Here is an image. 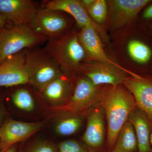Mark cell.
<instances>
[{
    "mask_svg": "<svg viewBox=\"0 0 152 152\" xmlns=\"http://www.w3.org/2000/svg\"><path fill=\"white\" fill-rule=\"evenodd\" d=\"M99 104L107 123V147L112 151L118 134L137 104L130 92L121 85L101 91Z\"/></svg>",
    "mask_w": 152,
    "mask_h": 152,
    "instance_id": "obj_1",
    "label": "cell"
},
{
    "mask_svg": "<svg viewBox=\"0 0 152 152\" xmlns=\"http://www.w3.org/2000/svg\"><path fill=\"white\" fill-rule=\"evenodd\" d=\"M45 49L66 73L78 72L80 65L87 57L75 34H65L58 39H49Z\"/></svg>",
    "mask_w": 152,
    "mask_h": 152,
    "instance_id": "obj_2",
    "label": "cell"
},
{
    "mask_svg": "<svg viewBox=\"0 0 152 152\" xmlns=\"http://www.w3.org/2000/svg\"><path fill=\"white\" fill-rule=\"evenodd\" d=\"M47 39L35 31L29 25L4 28L0 37V64L11 56L43 43Z\"/></svg>",
    "mask_w": 152,
    "mask_h": 152,
    "instance_id": "obj_3",
    "label": "cell"
},
{
    "mask_svg": "<svg viewBox=\"0 0 152 152\" xmlns=\"http://www.w3.org/2000/svg\"><path fill=\"white\" fill-rule=\"evenodd\" d=\"M26 64L29 74L28 83L38 91L64 72L45 48L27 50Z\"/></svg>",
    "mask_w": 152,
    "mask_h": 152,
    "instance_id": "obj_4",
    "label": "cell"
},
{
    "mask_svg": "<svg viewBox=\"0 0 152 152\" xmlns=\"http://www.w3.org/2000/svg\"><path fill=\"white\" fill-rule=\"evenodd\" d=\"M78 72L83 73L96 86L107 84L116 86L123 84L128 77H138L140 75L125 69L118 64L102 62H85L80 65Z\"/></svg>",
    "mask_w": 152,
    "mask_h": 152,
    "instance_id": "obj_5",
    "label": "cell"
},
{
    "mask_svg": "<svg viewBox=\"0 0 152 152\" xmlns=\"http://www.w3.org/2000/svg\"><path fill=\"white\" fill-rule=\"evenodd\" d=\"M101 91L98 86L87 77H82L76 83L73 93L67 103L57 109L81 116L99 104Z\"/></svg>",
    "mask_w": 152,
    "mask_h": 152,
    "instance_id": "obj_6",
    "label": "cell"
},
{
    "mask_svg": "<svg viewBox=\"0 0 152 152\" xmlns=\"http://www.w3.org/2000/svg\"><path fill=\"white\" fill-rule=\"evenodd\" d=\"M69 22L61 12L44 8L39 9L29 26L35 31L55 39L64 35Z\"/></svg>",
    "mask_w": 152,
    "mask_h": 152,
    "instance_id": "obj_7",
    "label": "cell"
},
{
    "mask_svg": "<svg viewBox=\"0 0 152 152\" xmlns=\"http://www.w3.org/2000/svg\"><path fill=\"white\" fill-rule=\"evenodd\" d=\"M44 124V121L26 122L11 119L6 120L0 128V151L26 140L39 131Z\"/></svg>",
    "mask_w": 152,
    "mask_h": 152,
    "instance_id": "obj_8",
    "label": "cell"
},
{
    "mask_svg": "<svg viewBox=\"0 0 152 152\" xmlns=\"http://www.w3.org/2000/svg\"><path fill=\"white\" fill-rule=\"evenodd\" d=\"M44 8L65 12L73 17L81 28H93L105 40L107 39L105 31L94 21L88 13L86 9L79 0H51L44 2Z\"/></svg>",
    "mask_w": 152,
    "mask_h": 152,
    "instance_id": "obj_9",
    "label": "cell"
},
{
    "mask_svg": "<svg viewBox=\"0 0 152 152\" xmlns=\"http://www.w3.org/2000/svg\"><path fill=\"white\" fill-rule=\"evenodd\" d=\"M27 50L11 56L0 64V87L28 83L29 74L26 64Z\"/></svg>",
    "mask_w": 152,
    "mask_h": 152,
    "instance_id": "obj_10",
    "label": "cell"
},
{
    "mask_svg": "<svg viewBox=\"0 0 152 152\" xmlns=\"http://www.w3.org/2000/svg\"><path fill=\"white\" fill-rule=\"evenodd\" d=\"M151 0H113L108 1L112 27H121L136 18Z\"/></svg>",
    "mask_w": 152,
    "mask_h": 152,
    "instance_id": "obj_11",
    "label": "cell"
},
{
    "mask_svg": "<svg viewBox=\"0 0 152 152\" xmlns=\"http://www.w3.org/2000/svg\"><path fill=\"white\" fill-rule=\"evenodd\" d=\"M39 9L31 0H0V13L15 25L29 24Z\"/></svg>",
    "mask_w": 152,
    "mask_h": 152,
    "instance_id": "obj_12",
    "label": "cell"
},
{
    "mask_svg": "<svg viewBox=\"0 0 152 152\" xmlns=\"http://www.w3.org/2000/svg\"><path fill=\"white\" fill-rule=\"evenodd\" d=\"M123 84L133 95L137 107L152 120V78L128 77Z\"/></svg>",
    "mask_w": 152,
    "mask_h": 152,
    "instance_id": "obj_13",
    "label": "cell"
},
{
    "mask_svg": "<svg viewBox=\"0 0 152 152\" xmlns=\"http://www.w3.org/2000/svg\"><path fill=\"white\" fill-rule=\"evenodd\" d=\"M128 121L132 125L138 142V152H152L151 136L152 120L143 111L136 107L132 111Z\"/></svg>",
    "mask_w": 152,
    "mask_h": 152,
    "instance_id": "obj_14",
    "label": "cell"
},
{
    "mask_svg": "<svg viewBox=\"0 0 152 152\" xmlns=\"http://www.w3.org/2000/svg\"><path fill=\"white\" fill-rule=\"evenodd\" d=\"M64 73L45 86L39 92L50 103L58 107L67 103L71 95L72 86Z\"/></svg>",
    "mask_w": 152,
    "mask_h": 152,
    "instance_id": "obj_15",
    "label": "cell"
},
{
    "mask_svg": "<svg viewBox=\"0 0 152 152\" xmlns=\"http://www.w3.org/2000/svg\"><path fill=\"white\" fill-rule=\"evenodd\" d=\"M103 109L100 104L88 116L86 129L83 137V141L89 146L98 148L102 145L104 138Z\"/></svg>",
    "mask_w": 152,
    "mask_h": 152,
    "instance_id": "obj_16",
    "label": "cell"
},
{
    "mask_svg": "<svg viewBox=\"0 0 152 152\" xmlns=\"http://www.w3.org/2000/svg\"><path fill=\"white\" fill-rule=\"evenodd\" d=\"M78 38L86 53L87 57L91 60L95 61L117 64L107 56L100 37L94 28L88 27L82 28Z\"/></svg>",
    "mask_w": 152,
    "mask_h": 152,
    "instance_id": "obj_17",
    "label": "cell"
},
{
    "mask_svg": "<svg viewBox=\"0 0 152 152\" xmlns=\"http://www.w3.org/2000/svg\"><path fill=\"white\" fill-rule=\"evenodd\" d=\"M138 142L134 129L129 122L123 126L116 138L112 152H138Z\"/></svg>",
    "mask_w": 152,
    "mask_h": 152,
    "instance_id": "obj_18",
    "label": "cell"
},
{
    "mask_svg": "<svg viewBox=\"0 0 152 152\" xmlns=\"http://www.w3.org/2000/svg\"><path fill=\"white\" fill-rule=\"evenodd\" d=\"M127 49L132 59L139 65L146 66L152 62V47L147 42L134 39L128 44Z\"/></svg>",
    "mask_w": 152,
    "mask_h": 152,
    "instance_id": "obj_19",
    "label": "cell"
},
{
    "mask_svg": "<svg viewBox=\"0 0 152 152\" xmlns=\"http://www.w3.org/2000/svg\"><path fill=\"white\" fill-rule=\"evenodd\" d=\"M55 125V130L61 136H69L75 134L82 125L81 116L66 112H62Z\"/></svg>",
    "mask_w": 152,
    "mask_h": 152,
    "instance_id": "obj_20",
    "label": "cell"
},
{
    "mask_svg": "<svg viewBox=\"0 0 152 152\" xmlns=\"http://www.w3.org/2000/svg\"><path fill=\"white\" fill-rule=\"evenodd\" d=\"M12 100L17 107L26 112L32 111L35 107L34 98L28 90L20 88L14 92Z\"/></svg>",
    "mask_w": 152,
    "mask_h": 152,
    "instance_id": "obj_21",
    "label": "cell"
},
{
    "mask_svg": "<svg viewBox=\"0 0 152 152\" xmlns=\"http://www.w3.org/2000/svg\"><path fill=\"white\" fill-rule=\"evenodd\" d=\"M86 10L90 17L96 23H103L107 17V2L104 0H95L94 4Z\"/></svg>",
    "mask_w": 152,
    "mask_h": 152,
    "instance_id": "obj_22",
    "label": "cell"
},
{
    "mask_svg": "<svg viewBox=\"0 0 152 152\" xmlns=\"http://www.w3.org/2000/svg\"><path fill=\"white\" fill-rule=\"evenodd\" d=\"M57 148L51 142L39 140L33 142L19 152H57Z\"/></svg>",
    "mask_w": 152,
    "mask_h": 152,
    "instance_id": "obj_23",
    "label": "cell"
},
{
    "mask_svg": "<svg viewBox=\"0 0 152 152\" xmlns=\"http://www.w3.org/2000/svg\"><path fill=\"white\" fill-rule=\"evenodd\" d=\"M59 152H88L81 145L74 140H66L59 145Z\"/></svg>",
    "mask_w": 152,
    "mask_h": 152,
    "instance_id": "obj_24",
    "label": "cell"
},
{
    "mask_svg": "<svg viewBox=\"0 0 152 152\" xmlns=\"http://www.w3.org/2000/svg\"><path fill=\"white\" fill-rule=\"evenodd\" d=\"M150 4L151 3L144 9L142 13V17L144 20L152 22V4Z\"/></svg>",
    "mask_w": 152,
    "mask_h": 152,
    "instance_id": "obj_25",
    "label": "cell"
},
{
    "mask_svg": "<svg viewBox=\"0 0 152 152\" xmlns=\"http://www.w3.org/2000/svg\"><path fill=\"white\" fill-rule=\"evenodd\" d=\"M18 148V144H16L7 149L0 151V152H17Z\"/></svg>",
    "mask_w": 152,
    "mask_h": 152,
    "instance_id": "obj_26",
    "label": "cell"
},
{
    "mask_svg": "<svg viewBox=\"0 0 152 152\" xmlns=\"http://www.w3.org/2000/svg\"><path fill=\"white\" fill-rule=\"evenodd\" d=\"M95 1V0H83L81 1L86 8L87 9L92 5Z\"/></svg>",
    "mask_w": 152,
    "mask_h": 152,
    "instance_id": "obj_27",
    "label": "cell"
},
{
    "mask_svg": "<svg viewBox=\"0 0 152 152\" xmlns=\"http://www.w3.org/2000/svg\"><path fill=\"white\" fill-rule=\"evenodd\" d=\"M7 21L5 17L0 13V28L4 27V25L5 24Z\"/></svg>",
    "mask_w": 152,
    "mask_h": 152,
    "instance_id": "obj_28",
    "label": "cell"
},
{
    "mask_svg": "<svg viewBox=\"0 0 152 152\" xmlns=\"http://www.w3.org/2000/svg\"><path fill=\"white\" fill-rule=\"evenodd\" d=\"M4 112L2 108L0 107V128L1 126L3 123V118H4Z\"/></svg>",
    "mask_w": 152,
    "mask_h": 152,
    "instance_id": "obj_29",
    "label": "cell"
},
{
    "mask_svg": "<svg viewBox=\"0 0 152 152\" xmlns=\"http://www.w3.org/2000/svg\"><path fill=\"white\" fill-rule=\"evenodd\" d=\"M4 28V27L0 28V37H1V35L2 32L3 28Z\"/></svg>",
    "mask_w": 152,
    "mask_h": 152,
    "instance_id": "obj_30",
    "label": "cell"
},
{
    "mask_svg": "<svg viewBox=\"0 0 152 152\" xmlns=\"http://www.w3.org/2000/svg\"><path fill=\"white\" fill-rule=\"evenodd\" d=\"M151 145L152 147V132L151 133Z\"/></svg>",
    "mask_w": 152,
    "mask_h": 152,
    "instance_id": "obj_31",
    "label": "cell"
},
{
    "mask_svg": "<svg viewBox=\"0 0 152 152\" xmlns=\"http://www.w3.org/2000/svg\"></svg>",
    "mask_w": 152,
    "mask_h": 152,
    "instance_id": "obj_32",
    "label": "cell"
}]
</instances>
